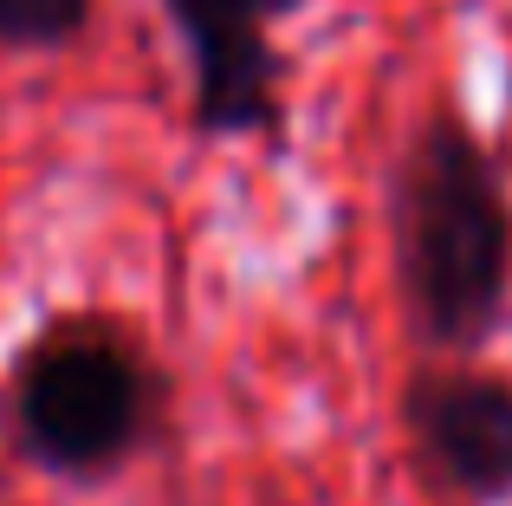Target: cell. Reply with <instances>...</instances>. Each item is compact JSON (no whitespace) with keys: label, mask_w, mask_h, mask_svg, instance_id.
<instances>
[{"label":"cell","mask_w":512,"mask_h":506,"mask_svg":"<svg viewBox=\"0 0 512 506\" xmlns=\"http://www.w3.org/2000/svg\"><path fill=\"white\" fill-rule=\"evenodd\" d=\"M389 234L409 318L441 351H474L506 305L512 215L493 156L454 117L415 130L389 182Z\"/></svg>","instance_id":"6da1fadb"},{"label":"cell","mask_w":512,"mask_h":506,"mask_svg":"<svg viewBox=\"0 0 512 506\" xmlns=\"http://www.w3.org/2000/svg\"><path fill=\"white\" fill-rule=\"evenodd\" d=\"M156 370L104 318H59L13 370V435L52 474H111L150 435Z\"/></svg>","instance_id":"7a4b0ae2"},{"label":"cell","mask_w":512,"mask_h":506,"mask_svg":"<svg viewBox=\"0 0 512 506\" xmlns=\"http://www.w3.org/2000/svg\"><path fill=\"white\" fill-rule=\"evenodd\" d=\"M175 33L195 52V117L214 137H247L279 117V52L266 46V26L221 20V13L169 7Z\"/></svg>","instance_id":"277c9868"},{"label":"cell","mask_w":512,"mask_h":506,"mask_svg":"<svg viewBox=\"0 0 512 506\" xmlns=\"http://www.w3.org/2000/svg\"><path fill=\"white\" fill-rule=\"evenodd\" d=\"M169 7H195V13H221V20L273 26L279 13H292V7H299V0H169Z\"/></svg>","instance_id":"8992f818"},{"label":"cell","mask_w":512,"mask_h":506,"mask_svg":"<svg viewBox=\"0 0 512 506\" xmlns=\"http://www.w3.org/2000/svg\"><path fill=\"white\" fill-rule=\"evenodd\" d=\"M409 429L441 487L467 500L512 494V383L480 370H422L409 383Z\"/></svg>","instance_id":"3957f363"},{"label":"cell","mask_w":512,"mask_h":506,"mask_svg":"<svg viewBox=\"0 0 512 506\" xmlns=\"http://www.w3.org/2000/svg\"><path fill=\"white\" fill-rule=\"evenodd\" d=\"M91 20V0H0V46L7 52H46L78 39Z\"/></svg>","instance_id":"5b68a950"}]
</instances>
